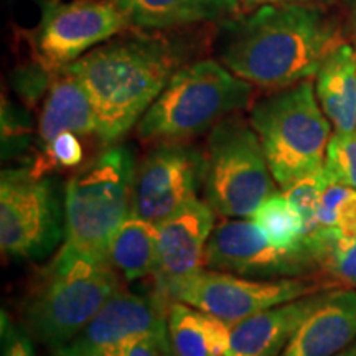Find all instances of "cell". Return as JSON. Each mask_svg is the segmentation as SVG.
<instances>
[{
    "instance_id": "obj_1",
    "label": "cell",
    "mask_w": 356,
    "mask_h": 356,
    "mask_svg": "<svg viewBox=\"0 0 356 356\" xmlns=\"http://www.w3.org/2000/svg\"><path fill=\"white\" fill-rule=\"evenodd\" d=\"M218 26V61L252 86L273 91L314 78L343 43L337 17L323 3H267Z\"/></svg>"
},
{
    "instance_id": "obj_2",
    "label": "cell",
    "mask_w": 356,
    "mask_h": 356,
    "mask_svg": "<svg viewBox=\"0 0 356 356\" xmlns=\"http://www.w3.org/2000/svg\"><path fill=\"white\" fill-rule=\"evenodd\" d=\"M181 56L163 35L132 32L68 65L91 101L102 144H114L140 121L180 70Z\"/></svg>"
},
{
    "instance_id": "obj_3",
    "label": "cell",
    "mask_w": 356,
    "mask_h": 356,
    "mask_svg": "<svg viewBox=\"0 0 356 356\" xmlns=\"http://www.w3.org/2000/svg\"><path fill=\"white\" fill-rule=\"evenodd\" d=\"M119 289V274L108 261L60 249L26 296L22 307L24 327L55 351L70 343Z\"/></svg>"
},
{
    "instance_id": "obj_4",
    "label": "cell",
    "mask_w": 356,
    "mask_h": 356,
    "mask_svg": "<svg viewBox=\"0 0 356 356\" xmlns=\"http://www.w3.org/2000/svg\"><path fill=\"white\" fill-rule=\"evenodd\" d=\"M252 95V84L236 76L220 61L185 65L137 122V137L155 144L186 142L246 109Z\"/></svg>"
},
{
    "instance_id": "obj_5",
    "label": "cell",
    "mask_w": 356,
    "mask_h": 356,
    "mask_svg": "<svg viewBox=\"0 0 356 356\" xmlns=\"http://www.w3.org/2000/svg\"><path fill=\"white\" fill-rule=\"evenodd\" d=\"M134 173L136 163L126 145H111L81 165L65 188V243L60 249L108 261L115 231L132 213Z\"/></svg>"
},
{
    "instance_id": "obj_6",
    "label": "cell",
    "mask_w": 356,
    "mask_h": 356,
    "mask_svg": "<svg viewBox=\"0 0 356 356\" xmlns=\"http://www.w3.org/2000/svg\"><path fill=\"white\" fill-rule=\"evenodd\" d=\"M249 122L282 190L323 168L332 129L309 79L256 101Z\"/></svg>"
},
{
    "instance_id": "obj_7",
    "label": "cell",
    "mask_w": 356,
    "mask_h": 356,
    "mask_svg": "<svg viewBox=\"0 0 356 356\" xmlns=\"http://www.w3.org/2000/svg\"><path fill=\"white\" fill-rule=\"evenodd\" d=\"M275 178L251 122L225 118L208 134L203 150L204 202L225 218H251L275 193Z\"/></svg>"
},
{
    "instance_id": "obj_8",
    "label": "cell",
    "mask_w": 356,
    "mask_h": 356,
    "mask_svg": "<svg viewBox=\"0 0 356 356\" xmlns=\"http://www.w3.org/2000/svg\"><path fill=\"white\" fill-rule=\"evenodd\" d=\"M332 289L312 279H251L213 269L198 273L157 289L168 300L184 302L213 317L234 325L275 305Z\"/></svg>"
},
{
    "instance_id": "obj_9",
    "label": "cell",
    "mask_w": 356,
    "mask_h": 356,
    "mask_svg": "<svg viewBox=\"0 0 356 356\" xmlns=\"http://www.w3.org/2000/svg\"><path fill=\"white\" fill-rule=\"evenodd\" d=\"M63 210L51 180L30 168L0 178V248L12 259H43L65 234Z\"/></svg>"
},
{
    "instance_id": "obj_10",
    "label": "cell",
    "mask_w": 356,
    "mask_h": 356,
    "mask_svg": "<svg viewBox=\"0 0 356 356\" xmlns=\"http://www.w3.org/2000/svg\"><path fill=\"white\" fill-rule=\"evenodd\" d=\"M202 168L198 149L186 142H160L136 167L131 215L159 226L198 198Z\"/></svg>"
},
{
    "instance_id": "obj_11",
    "label": "cell",
    "mask_w": 356,
    "mask_h": 356,
    "mask_svg": "<svg viewBox=\"0 0 356 356\" xmlns=\"http://www.w3.org/2000/svg\"><path fill=\"white\" fill-rule=\"evenodd\" d=\"M124 13L111 0H71L47 7L37 35L40 65L56 71L129 29Z\"/></svg>"
},
{
    "instance_id": "obj_12",
    "label": "cell",
    "mask_w": 356,
    "mask_h": 356,
    "mask_svg": "<svg viewBox=\"0 0 356 356\" xmlns=\"http://www.w3.org/2000/svg\"><path fill=\"white\" fill-rule=\"evenodd\" d=\"M315 266L307 248H275L251 218H229L215 226L204 252V267L251 279H282Z\"/></svg>"
},
{
    "instance_id": "obj_13",
    "label": "cell",
    "mask_w": 356,
    "mask_h": 356,
    "mask_svg": "<svg viewBox=\"0 0 356 356\" xmlns=\"http://www.w3.org/2000/svg\"><path fill=\"white\" fill-rule=\"evenodd\" d=\"M168 299L159 291L142 296L119 289L70 343L53 356H97L126 338L168 330Z\"/></svg>"
},
{
    "instance_id": "obj_14",
    "label": "cell",
    "mask_w": 356,
    "mask_h": 356,
    "mask_svg": "<svg viewBox=\"0 0 356 356\" xmlns=\"http://www.w3.org/2000/svg\"><path fill=\"white\" fill-rule=\"evenodd\" d=\"M215 226V210L198 198L160 222L157 289L203 269L207 244Z\"/></svg>"
},
{
    "instance_id": "obj_15",
    "label": "cell",
    "mask_w": 356,
    "mask_h": 356,
    "mask_svg": "<svg viewBox=\"0 0 356 356\" xmlns=\"http://www.w3.org/2000/svg\"><path fill=\"white\" fill-rule=\"evenodd\" d=\"M356 340V289L327 292L280 356H335Z\"/></svg>"
},
{
    "instance_id": "obj_16",
    "label": "cell",
    "mask_w": 356,
    "mask_h": 356,
    "mask_svg": "<svg viewBox=\"0 0 356 356\" xmlns=\"http://www.w3.org/2000/svg\"><path fill=\"white\" fill-rule=\"evenodd\" d=\"M328 291L275 305L234 323L225 356H280L297 328L322 304Z\"/></svg>"
},
{
    "instance_id": "obj_17",
    "label": "cell",
    "mask_w": 356,
    "mask_h": 356,
    "mask_svg": "<svg viewBox=\"0 0 356 356\" xmlns=\"http://www.w3.org/2000/svg\"><path fill=\"white\" fill-rule=\"evenodd\" d=\"M63 132L89 136L97 132L89 97L68 66L53 71L38 121L40 150Z\"/></svg>"
},
{
    "instance_id": "obj_18",
    "label": "cell",
    "mask_w": 356,
    "mask_h": 356,
    "mask_svg": "<svg viewBox=\"0 0 356 356\" xmlns=\"http://www.w3.org/2000/svg\"><path fill=\"white\" fill-rule=\"evenodd\" d=\"M129 25L165 30L193 24H213L239 13L238 0H111Z\"/></svg>"
},
{
    "instance_id": "obj_19",
    "label": "cell",
    "mask_w": 356,
    "mask_h": 356,
    "mask_svg": "<svg viewBox=\"0 0 356 356\" xmlns=\"http://www.w3.org/2000/svg\"><path fill=\"white\" fill-rule=\"evenodd\" d=\"M315 95L335 132L356 131V50L341 43L317 71Z\"/></svg>"
},
{
    "instance_id": "obj_20",
    "label": "cell",
    "mask_w": 356,
    "mask_h": 356,
    "mask_svg": "<svg viewBox=\"0 0 356 356\" xmlns=\"http://www.w3.org/2000/svg\"><path fill=\"white\" fill-rule=\"evenodd\" d=\"M167 322L178 356H225L229 348L233 325L184 302H168Z\"/></svg>"
},
{
    "instance_id": "obj_21",
    "label": "cell",
    "mask_w": 356,
    "mask_h": 356,
    "mask_svg": "<svg viewBox=\"0 0 356 356\" xmlns=\"http://www.w3.org/2000/svg\"><path fill=\"white\" fill-rule=\"evenodd\" d=\"M108 261L127 282L157 274L159 226L134 215L129 216L115 231Z\"/></svg>"
},
{
    "instance_id": "obj_22",
    "label": "cell",
    "mask_w": 356,
    "mask_h": 356,
    "mask_svg": "<svg viewBox=\"0 0 356 356\" xmlns=\"http://www.w3.org/2000/svg\"><path fill=\"white\" fill-rule=\"evenodd\" d=\"M315 266H320L340 286L356 289V234L318 228L304 239Z\"/></svg>"
},
{
    "instance_id": "obj_23",
    "label": "cell",
    "mask_w": 356,
    "mask_h": 356,
    "mask_svg": "<svg viewBox=\"0 0 356 356\" xmlns=\"http://www.w3.org/2000/svg\"><path fill=\"white\" fill-rule=\"evenodd\" d=\"M251 220L264 231L275 248L282 251H300L304 244V225L284 193L270 195L254 211Z\"/></svg>"
},
{
    "instance_id": "obj_24",
    "label": "cell",
    "mask_w": 356,
    "mask_h": 356,
    "mask_svg": "<svg viewBox=\"0 0 356 356\" xmlns=\"http://www.w3.org/2000/svg\"><path fill=\"white\" fill-rule=\"evenodd\" d=\"M330 185L323 168L312 172L309 175L296 180L291 186L282 190L284 197L299 213L304 225V239L309 238L318 229V208L323 191Z\"/></svg>"
},
{
    "instance_id": "obj_25",
    "label": "cell",
    "mask_w": 356,
    "mask_h": 356,
    "mask_svg": "<svg viewBox=\"0 0 356 356\" xmlns=\"http://www.w3.org/2000/svg\"><path fill=\"white\" fill-rule=\"evenodd\" d=\"M323 170L330 184L356 190V131L333 134L327 145Z\"/></svg>"
},
{
    "instance_id": "obj_26",
    "label": "cell",
    "mask_w": 356,
    "mask_h": 356,
    "mask_svg": "<svg viewBox=\"0 0 356 356\" xmlns=\"http://www.w3.org/2000/svg\"><path fill=\"white\" fill-rule=\"evenodd\" d=\"M84 150L81 142L78 139V134L63 132L53 139L50 144L40 150V157L33 167L30 168L33 175L43 177L50 170L58 168H76L83 165Z\"/></svg>"
},
{
    "instance_id": "obj_27",
    "label": "cell",
    "mask_w": 356,
    "mask_h": 356,
    "mask_svg": "<svg viewBox=\"0 0 356 356\" xmlns=\"http://www.w3.org/2000/svg\"><path fill=\"white\" fill-rule=\"evenodd\" d=\"M97 356H178L173 350L168 330L150 332L126 338L121 343L101 351Z\"/></svg>"
},
{
    "instance_id": "obj_28",
    "label": "cell",
    "mask_w": 356,
    "mask_h": 356,
    "mask_svg": "<svg viewBox=\"0 0 356 356\" xmlns=\"http://www.w3.org/2000/svg\"><path fill=\"white\" fill-rule=\"evenodd\" d=\"M2 356H37L32 335L13 323L6 312H2Z\"/></svg>"
},
{
    "instance_id": "obj_29",
    "label": "cell",
    "mask_w": 356,
    "mask_h": 356,
    "mask_svg": "<svg viewBox=\"0 0 356 356\" xmlns=\"http://www.w3.org/2000/svg\"><path fill=\"white\" fill-rule=\"evenodd\" d=\"M340 233L353 236L356 234V190L348 188L345 197L341 198L337 210L335 228Z\"/></svg>"
},
{
    "instance_id": "obj_30",
    "label": "cell",
    "mask_w": 356,
    "mask_h": 356,
    "mask_svg": "<svg viewBox=\"0 0 356 356\" xmlns=\"http://www.w3.org/2000/svg\"><path fill=\"white\" fill-rule=\"evenodd\" d=\"M244 6H267V3H287V2H302V3H322L327 0H239Z\"/></svg>"
},
{
    "instance_id": "obj_31",
    "label": "cell",
    "mask_w": 356,
    "mask_h": 356,
    "mask_svg": "<svg viewBox=\"0 0 356 356\" xmlns=\"http://www.w3.org/2000/svg\"><path fill=\"white\" fill-rule=\"evenodd\" d=\"M346 8H348L351 19H353V22L356 24V0H343Z\"/></svg>"
},
{
    "instance_id": "obj_32",
    "label": "cell",
    "mask_w": 356,
    "mask_h": 356,
    "mask_svg": "<svg viewBox=\"0 0 356 356\" xmlns=\"http://www.w3.org/2000/svg\"><path fill=\"white\" fill-rule=\"evenodd\" d=\"M335 356H356V340L350 346H346L343 351H340V353L335 355Z\"/></svg>"
}]
</instances>
